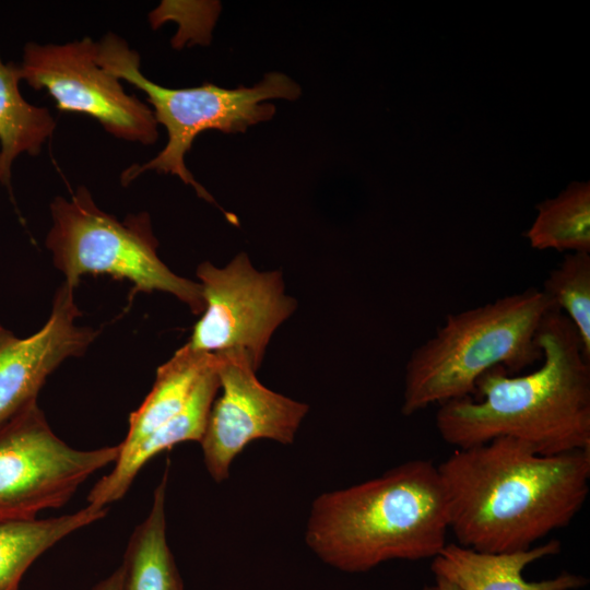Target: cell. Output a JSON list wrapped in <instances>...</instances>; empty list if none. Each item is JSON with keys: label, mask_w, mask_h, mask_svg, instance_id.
Wrapping results in <instances>:
<instances>
[{"label": "cell", "mask_w": 590, "mask_h": 590, "mask_svg": "<svg viewBox=\"0 0 590 590\" xmlns=\"http://www.w3.org/2000/svg\"><path fill=\"white\" fill-rule=\"evenodd\" d=\"M214 355L180 347L156 371L154 385L142 404L130 414L118 458L129 456L146 437L175 416L186 404L198 378Z\"/></svg>", "instance_id": "14"}, {"label": "cell", "mask_w": 590, "mask_h": 590, "mask_svg": "<svg viewBox=\"0 0 590 590\" xmlns=\"http://www.w3.org/2000/svg\"><path fill=\"white\" fill-rule=\"evenodd\" d=\"M542 291L575 326L590 358V253L567 255L550 271Z\"/></svg>", "instance_id": "19"}, {"label": "cell", "mask_w": 590, "mask_h": 590, "mask_svg": "<svg viewBox=\"0 0 590 590\" xmlns=\"http://www.w3.org/2000/svg\"><path fill=\"white\" fill-rule=\"evenodd\" d=\"M97 43L88 37L66 44L27 43L19 64L21 79L45 90L62 111L85 114L113 137L143 145L158 138L150 106L128 94L121 80L102 68Z\"/></svg>", "instance_id": "8"}, {"label": "cell", "mask_w": 590, "mask_h": 590, "mask_svg": "<svg viewBox=\"0 0 590 590\" xmlns=\"http://www.w3.org/2000/svg\"><path fill=\"white\" fill-rule=\"evenodd\" d=\"M542 363L512 376L503 366L483 374L479 399L439 404L436 428L444 441L462 449L510 437L540 455L590 450V358L579 333L559 310L539 331Z\"/></svg>", "instance_id": "2"}, {"label": "cell", "mask_w": 590, "mask_h": 590, "mask_svg": "<svg viewBox=\"0 0 590 590\" xmlns=\"http://www.w3.org/2000/svg\"><path fill=\"white\" fill-rule=\"evenodd\" d=\"M219 390L220 378L214 354L212 363L198 378L184 408L146 437L129 456L116 459L111 471L101 477L88 492L87 504L108 507L127 494L140 470L152 458L184 441L200 442Z\"/></svg>", "instance_id": "13"}, {"label": "cell", "mask_w": 590, "mask_h": 590, "mask_svg": "<svg viewBox=\"0 0 590 590\" xmlns=\"http://www.w3.org/2000/svg\"><path fill=\"white\" fill-rule=\"evenodd\" d=\"M559 552L557 540L510 553H484L447 543L432 558L430 569L435 577L459 590H576L587 586L588 578L567 571L541 581L523 578L522 571L529 564Z\"/></svg>", "instance_id": "12"}, {"label": "cell", "mask_w": 590, "mask_h": 590, "mask_svg": "<svg viewBox=\"0 0 590 590\" xmlns=\"http://www.w3.org/2000/svg\"><path fill=\"white\" fill-rule=\"evenodd\" d=\"M197 275L204 310L187 344L210 354L243 350L257 370L272 333L296 308L281 272H259L241 252L224 268L201 263Z\"/></svg>", "instance_id": "9"}, {"label": "cell", "mask_w": 590, "mask_h": 590, "mask_svg": "<svg viewBox=\"0 0 590 590\" xmlns=\"http://www.w3.org/2000/svg\"><path fill=\"white\" fill-rule=\"evenodd\" d=\"M123 571L121 565L109 576L97 582L92 590H122Z\"/></svg>", "instance_id": "20"}, {"label": "cell", "mask_w": 590, "mask_h": 590, "mask_svg": "<svg viewBox=\"0 0 590 590\" xmlns=\"http://www.w3.org/2000/svg\"><path fill=\"white\" fill-rule=\"evenodd\" d=\"M448 531V500L438 468L416 459L319 495L305 540L327 565L364 573L389 560L434 558L447 544Z\"/></svg>", "instance_id": "3"}, {"label": "cell", "mask_w": 590, "mask_h": 590, "mask_svg": "<svg viewBox=\"0 0 590 590\" xmlns=\"http://www.w3.org/2000/svg\"><path fill=\"white\" fill-rule=\"evenodd\" d=\"M526 232L532 248L590 253V184L573 182L557 197L536 205Z\"/></svg>", "instance_id": "18"}, {"label": "cell", "mask_w": 590, "mask_h": 590, "mask_svg": "<svg viewBox=\"0 0 590 590\" xmlns=\"http://www.w3.org/2000/svg\"><path fill=\"white\" fill-rule=\"evenodd\" d=\"M74 287L58 288L45 326L27 338L0 330V427L36 402L47 377L67 358L82 355L97 332L76 324Z\"/></svg>", "instance_id": "11"}, {"label": "cell", "mask_w": 590, "mask_h": 590, "mask_svg": "<svg viewBox=\"0 0 590 590\" xmlns=\"http://www.w3.org/2000/svg\"><path fill=\"white\" fill-rule=\"evenodd\" d=\"M21 71L0 57V157L3 185L10 186L15 158L38 155L52 135L56 120L46 107L30 104L20 92Z\"/></svg>", "instance_id": "17"}, {"label": "cell", "mask_w": 590, "mask_h": 590, "mask_svg": "<svg viewBox=\"0 0 590 590\" xmlns=\"http://www.w3.org/2000/svg\"><path fill=\"white\" fill-rule=\"evenodd\" d=\"M437 590H459L455 585L449 581L435 577Z\"/></svg>", "instance_id": "21"}, {"label": "cell", "mask_w": 590, "mask_h": 590, "mask_svg": "<svg viewBox=\"0 0 590 590\" xmlns=\"http://www.w3.org/2000/svg\"><path fill=\"white\" fill-rule=\"evenodd\" d=\"M119 445L69 446L50 428L37 401L0 427V522L32 520L67 504L95 472L114 463Z\"/></svg>", "instance_id": "7"}, {"label": "cell", "mask_w": 590, "mask_h": 590, "mask_svg": "<svg viewBox=\"0 0 590 590\" xmlns=\"http://www.w3.org/2000/svg\"><path fill=\"white\" fill-rule=\"evenodd\" d=\"M422 590H437L436 585L434 586H425Z\"/></svg>", "instance_id": "22"}, {"label": "cell", "mask_w": 590, "mask_h": 590, "mask_svg": "<svg viewBox=\"0 0 590 590\" xmlns=\"http://www.w3.org/2000/svg\"><path fill=\"white\" fill-rule=\"evenodd\" d=\"M215 356L222 394L212 404L200 444L208 473L221 483L251 441L271 439L291 445L308 405L264 387L245 351Z\"/></svg>", "instance_id": "10"}, {"label": "cell", "mask_w": 590, "mask_h": 590, "mask_svg": "<svg viewBox=\"0 0 590 590\" xmlns=\"http://www.w3.org/2000/svg\"><path fill=\"white\" fill-rule=\"evenodd\" d=\"M96 60L109 73L129 82L146 95L157 123L168 135L165 148L144 164H133L121 174L128 186L149 170L178 176L191 185L199 197L214 202L185 165V155L196 137L204 130L225 133L244 132L249 126L272 118L275 106L263 103L272 98L294 101L300 87L287 75L268 73L252 87L223 88L211 83L196 87L168 88L149 80L140 69V56L121 37L108 33L97 42Z\"/></svg>", "instance_id": "5"}, {"label": "cell", "mask_w": 590, "mask_h": 590, "mask_svg": "<svg viewBox=\"0 0 590 590\" xmlns=\"http://www.w3.org/2000/svg\"><path fill=\"white\" fill-rule=\"evenodd\" d=\"M52 225L46 245L64 282L76 287L84 274H109L128 280L133 293L161 291L187 304L193 314L204 310L200 283L178 276L158 258L157 240L146 213L123 221L101 210L90 191L79 187L69 198L50 204Z\"/></svg>", "instance_id": "6"}, {"label": "cell", "mask_w": 590, "mask_h": 590, "mask_svg": "<svg viewBox=\"0 0 590 590\" xmlns=\"http://www.w3.org/2000/svg\"><path fill=\"white\" fill-rule=\"evenodd\" d=\"M168 467L146 518L133 530L121 563L122 590H185L166 535Z\"/></svg>", "instance_id": "15"}, {"label": "cell", "mask_w": 590, "mask_h": 590, "mask_svg": "<svg viewBox=\"0 0 590 590\" xmlns=\"http://www.w3.org/2000/svg\"><path fill=\"white\" fill-rule=\"evenodd\" d=\"M3 327L0 324V330L2 329Z\"/></svg>", "instance_id": "24"}, {"label": "cell", "mask_w": 590, "mask_h": 590, "mask_svg": "<svg viewBox=\"0 0 590 590\" xmlns=\"http://www.w3.org/2000/svg\"><path fill=\"white\" fill-rule=\"evenodd\" d=\"M554 309L542 290L529 287L449 314L406 363L402 414L472 397L479 378L496 366L512 374L541 361L539 331Z\"/></svg>", "instance_id": "4"}, {"label": "cell", "mask_w": 590, "mask_h": 590, "mask_svg": "<svg viewBox=\"0 0 590 590\" xmlns=\"http://www.w3.org/2000/svg\"><path fill=\"white\" fill-rule=\"evenodd\" d=\"M3 185V174H2V167H1V157H0V185Z\"/></svg>", "instance_id": "23"}, {"label": "cell", "mask_w": 590, "mask_h": 590, "mask_svg": "<svg viewBox=\"0 0 590 590\" xmlns=\"http://www.w3.org/2000/svg\"><path fill=\"white\" fill-rule=\"evenodd\" d=\"M457 544L484 553L527 551L568 526L589 494L590 450L538 453L500 437L437 465Z\"/></svg>", "instance_id": "1"}, {"label": "cell", "mask_w": 590, "mask_h": 590, "mask_svg": "<svg viewBox=\"0 0 590 590\" xmlns=\"http://www.w3.org/2000/svg\"><path fill=\"white\" fill-rule=\"evenodd\" d=\"M107 512L108 507L88 504L60 517L0 522V590H20L25 573L39 556Z\"/></svg>", "instance_id": "16"}]
</instances>
